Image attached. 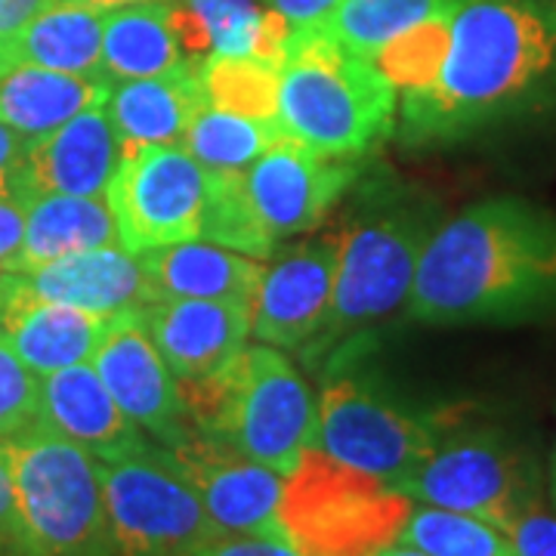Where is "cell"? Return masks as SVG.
I'll return each mask as SVG.
<instances>
[{"instance_id":"1","label":"cell","mask_w":556,"mask_h":556,"mask_svg":"<svg viewBox=\"0 0 556 556\" xmlns=\"http://www.w3.org/2000/svg\"><path fill=\"white\" fill-rule=\"evenodd\" d=\"M405 313L424 325H517L556 316V214L497 195L439 223Z\"/></svg>"},{"instance_id":"2","label":"cell","mask_w":556,"mask_h":556,"mask_svg":"<svg viewBox=\"0 0 556 556\" xmlns=\"http://www.w3.org/2000/svg\"><path fill=\"white\" fill-rule=\"evenodd\" d=\"M556 100V0H464L439 78L402 93V139L455 142Z\"/></svg>"},{"instance_id":"3","label":"cell","mask_w":556,"mask_h":556,"mask_svg":"<svg viewBox=\"0 0 556 556\" xmlns=\"http://www.w3.org/2000/svg\"><path fill=\"white\" fill-rule=\"evenodd\" d=\"M195 430L288 477L316 439L318 399L278 346H244L201 380L179 383Z\"/></svg>"},{"instance_id":"4","label":"cell","mask_w":556,"mask_h":556,"mask_svg":"<svg viewBox=\"0 0 556 556\" xmlns=\"http://www.w3.org/2000/svg\"><path fill=\"white\" fill-rule=\"evenodd\" d=\"M396 93L375 62L343 50L325 25L294 28L281 62L278 124L316 155L353 161L393 130Z\"/></svg>"},{"instance_id":"5","label":"cell","mask_w":556,"mask_h":556,"mask_svg":"<svg viewBox=\"0 0 556 556\" xmlns=\"http://www.w3.org/2000/svg\"><path fill=\"white\" fill-rule=\"evenodd\" d=\"M415 501L309 445L285 477L281 529L303 556H371L396 544Z\"/></svg>"},{"instance_id":"6","label":"cell","mask_w":556,"mask_h":556,"mask_svg":"<svg viewBox=\"0 0 556 556\" xmlns=\"http://www.w3.org/2000/svg\"><path fill=\"white\" fill-rule=\"evenodd\" d=\"M0 448L35 556H118L97 457L43 427Z\"/></svg>"},{"instance_id":"7","label":"cell","mask_w":556,"mask_h":556,"mask_svg":"<svg viewBox=\"0 0 556 556\" xmlns=\"http://www.w3.org/2000/svg\"><path fill=\"white\" fill-rule=\"evenodd\" d=\"M439 226L430 201H402L338 232V278L331 309L306 346L325 353L358 328L390 316L415 285L417 263Z\"/></svg>"},{"instance_id":"8","label":"cell","mask_w":556,"mask_h":556,"mask_svg":"<svg viewBox=\"0 0 556 556\" xmlns=\"http://www.w3.org/2000/svg\"><path fill=\"white\" fill-rule=\"evenodd\" d=\"M396 489L417 504L470 514L504 532L544 482L529 452L504 430L457 427L445 420L437 448Z\"/></svg>"},{"instance_id":"9","label":"cell","mask_w":556,"mask_h":556,"mask_svg":"<svg viewBox=\"0 0 556 556\" xmlns=\"http://www.w3.org/2000/svg\"><path fill=\"white\" fill-rule=\"evenodd\" d=\"M100 479L118 556H192L223 535L159 442L100 460Z\"/></svg>"},{"instance_id":"10","label":"cell","mask_w":556,"mask_h":556,"mask_svg":"<svg viewBox=\"0 0 556 556\" xmlns=\"http://www.w3.org/2000/svg\"><path fill=\"white\" fill-rule=\"evenodd\" d=\"M442 427V417L415 415L383 396L375 383L346 375L328 380L318 396L313 445L396 489L437 448Z\"/></svg>"},{"instance_id":"11","label":"cell","mask_w":556,"mask_h":556,"mask_svg":"<svg viewBox=\"0 0 556 556\" xmlns=\"http://www.w3.org/2000/svg\"><path fill=\"white\" fill-rule=\"evenodd\" d=\"M121 248L146 254L155 248L201 239L207 170L182 146H146L121 159L109 186Z\"/></svg>"},{"instance_id":"12","label":"cell","mask_w":556,"mask_h":556,"mask_svg":"<svg viewBox=\"0 0 556 556\" xmlns=\"http://www.w3.org/2000/svg\"><path fill=\"white\" fill-rule=\"evenodd\" d=\"M90 365L97 368L105 390L115 396L121 412L161 448H174L189 433H195V424L179 396L177 378L167 368L155 340L149 338L139 309L109 316Z\"/></svg>"},{"instance_id":"13","label":"cell","mask_w":556,"mask_h":556,"mask_svg":"<svg viewBox=\"0 0 556 556\" xmlns=\"http://www.w3.org/2000/svg\"><path fill=\"white\" fill-rule=\"evenodd\" d=\"M164 452L195 489L207 517L214 519L223 535L288 541L281 529V473L199 430Z\"/></svg>"},{"instance_id":"14","label":"cell","mask_w":556,"mask_h":556,"mask_svg":"<svg viewBox=\"0 0 556 556\" xmlns=\"http://www.w3.org/2000/svg\"><path fill=\"white\" fill-rule=\"evenodd\" d=\"M356 174L350 159L316 155L294 139L281 137L241 170V179L260 223L278 241L316 229L353 186Z\"/></svg>"},{"instance_id":"15","label":"cell","mask_w":556,"mask_h":556,"mask_svg":"<svg viewBox=\"0 0 556 556\" xmlns=\"http://www.w3.org/2000/svg\"><path fill=\"white\" fill-rule=\"evenodd\" d=\"M338 236L303 241L263 269L251 300V334L278 350H300L328 318L338 278Z\"/></svg>"},{"instance_id":"16","label":"cell","mask_w":556,"mask_h":556,"mask_svg":"<svg viewBox=\"0 0 556 556\" xmlns=\"http://www.w3.org/2000/svg\"><path fill=\"white\" fill-rule=\"evenodd\" d=\"M121 146L105 102L90 105L47 137L25 146L16 199L93 195L105 199L118 174Z\"/></svg>"},{"instance_id":"17","label":"cell","mask_w":556,"mask_h":556,"mask_svg":"<svg viewBox=\"0 0 556 556\" xmlns=\"http://www.w3.org/2000/svg\"><path fill=\"white\" fill-rule=\"evenodd\" d=\"M0 281L22 298L75 306L97 316H115L152 303V285L139 254L124 248H97L50 260L28 273H3Z\"/></svg>"},{"instance_id":"18","label":"cell","mask_w":556,"mask_h":556,"mask_svg":"<svg viewBox=\"0 0 556 556\" xmlns=\"http://www.w3.org/2000/svg\"><path fill=\"white\" fill-rule=\"evenodd\" d=\"M38 427L75 442L97 460H118L155 445L121 412L90 362L40 378Z\"/></svg>"},{"instance_id":"19","label":"cell","mask_w":556,"mask_h":556,"mask_svg":"<svg viewBox=\"0 0 556 556\" xmlns=\"http://www.w3.org/2000/svg\"><path fill=\"white\" fill-rule=\"evenodd\" d=\"M139 316L177 383L219 371L251 334V306L223 300H152Z\"/></svg>"},{"instance_id":"20","label":"cell","mask_w":556,"mask_h":556,"mask_svg":"<svg viewBox=\"0 0 556 556\" xmlns=\"http://www.w3.org/2000/svg\"><path fill=\"white\" fill-rule=\"evenodd\" d=\"M204 105L199 65H186L161 78L109 84L105 112L118 134L121 159L137 155L146 146H182L189 124Z\"/></svg>"},{"instance_id":"21","label":"cell","mask_w":556,"mask_h":556,"mask_svg":"<svg viewBox=\"0 0 556 556\" xmlns=\"http://www.w3.org/2000/svg\"><path fill=\"white\" fill-rule=\"evenodd\" d=\"M139 260L155 300H223L251 306L266 269V260L204 239L155 248Z\"/></svg>"},{"instance_id":"22","label":"cell","mask_w":556,"mask_h":556,"mask_svg":"<svg viewBox=\"0 0 556 556\" xmlns=\"http://www.w3.org/2000/svg\"><path fill=\"white\" fill-rule=\"evenodd\" d=\"M102 7L80 0H53L20 35L0 40V65H38L50 72L100 78Z\"/></svg>"},{"instance_id":"23","label":"cell","mask_w":556,"mask_h":556,"mask_svg":"<svg viewBox=\"0 0 556 556\" xmlns=\"http://www.w3.org/2000/svg\"><path fill=\"white\" fill-rule=\"evenodd\" d=\"M121 248L118 223L109 199L93 195H35L25 201V239L3 273H28L50 260Z\"/></svg>"},{"instance_id":"24","label":"cell","mask_w":556,"mask_h":556,"mask_svg":"<svg viewBox=\"0 0 556 556\" xmlns=\"http://www.w3.org/2000/svg\"><path fill=\"white\" fill-rule=\"evenodd\" d=\"M109 100V84L38 65H0V124L28 139L53 134L78 112Z\"/></svg>"},{"instance_id":"25","label":"cell","mask_w":556,"mask_h":556,"mask_svg":"<svg viewBox=\"0 0 556 556\" xmlns=\"http://www.w3.org/2000/svg\"><path fill=\"white\" fill-rule=\"evenodd\" d=\"M195 62L186 60L170 28V3H137L105 13L100 78L105 84L161 78Z\"/></svg>"},{"instance_id":"26","label":"cell","mask_w":556,"mask_h":556,"mask_svg":"<svg viewBox=\"0 0 556 556\" xmlns=\"http://www.w3.org/2000/svg\"><path fill=\"white\" fill-rule=\"evenodd\" d=\"M460 3L464 0H338V7L321 25L343 50L371 60L399 31L445 10H457Z\"/></svg>"},{"instance_id":"27","label":"cell","mask_w":556,"mask_h":556,"mask_svg":"<svg viewBox=\"0 0 556 556\" xmlns=\"http://www.w3.org/2000/svg\"><path fill=\"white\" fill-rule=\"evenodd\" d=\"M199 80L211 109L241 118L278 121L281 65L276 62L214 53L199 62Z\"/></svg>"},{"instance_id":"28","label":"cell","mask_w":556,"mask_h":556,"mask_svg":"<svg viewBox=\"0 0 556 556\" xmlns=\"http://www.w3.org/2000/svg\"><path fill=\"white\" fill-rule=\"evenodd\" d=\"M281 137L285 130L278 121L241 118V115H229V112L204 105L189 124L182 137V149L199 161L207 174L244 170Z\"/></svg>"},{"instance_id":"29","label":"cell","mask_w":556,"mask_h":556,"mask_svg":"<svg viewBox=\"0 0 556 556\" xmlns=\"http://www.w3.org/2000/svg\"><path fill=\"white\" fill-rule=\"evenodd\" d=\"M201 239L219 248L239 251L248 257L269 260L276 251V239L260 223L251 207L241 170H217L207 174V199L201 214Z\"/></svg>"},{"instance_id":"30","label":"cell","mask_w":556,"mask_h":556,"mask_svg":"<svg viewBox=\"0 0 556 556\" xmlns=\"http://www.w3.org/2000/svg\"><path fill=\"white\" fill-rule=\"evenodd\" d=\"M399 544L417 547L427 556H514L507 535L492 522L417 501L399 532Z\"/></svg>"},{"instance_id":"31","label":"cell","mask_w":556,"mask_h":556,"mask_svg":"<svg viewBox=\"0 0 556 556\" xmlns=\"http://www.w3.org/2000/svg\"><path fill=\"white\" fill-rule=\"evenodd\" d=\"M452 16H455V10H445V13H437L430 20L399 31L396 38L387 40L371 56L375 68L402 93L430 87L448 60Z\"/></svg>"},{"instance_id":"32","label":"cell","mask_w":556,"mask_h":556,"mask_svg":"<svg viewBox=\"0 0 556 556\" xmlns=\"http://www.w3.org/2000/svg\"><path fill=\"white\" fill-rule=\"evenodd\" d=\"M40 378L0 338V442L16 439L38 427Z\"/></svg>"},{"instance_id":"33","label":"cell","mask_w":556,"mask_h":556,"mask_svg":"<svg viewBox=\"0 0 556 556\" xmlns=\"http://www.w3.org/2000/svg\"><path fill=\"white\" fill-rule=\"evenodd\" d=\"M182 3H189L201 16L214 53H229V56L254 53L260 22L266 13L257 0H182Z\"/></svg>"},{"instance_id":"34","label":"cell","mask_w":556,"mask_h":556,"mask_svg":"<svg viewBox=\"0 0 556 556\" xmlns=\"http://www.w3.org/2000/svg\"><path fill=\"white\" fill-rule=\"evenodd\" d=\"M504 535L514 556H556V507L544 489L519 507Z\"/></svg>"},{"instance_id":"35","label":"cell","mask_w":556,"mask_h":556,"mask_svg":"<svg viewBox=\"0 0 556 556\" xmlns=\"http://www.w3.org/2000/svg\"><path fill=\"white\" fill-rule=\"evenodd\" d=\"M0 556H35V547L22 522L20 497H16V485H13V473H10L3 448H0Z\"/></svg>"},{"instance_id":"36","label":"cell","mask_w":556,"mask_h":556,"mask_svg":"<svg viewBox=\"0 0 556 556\" xmlns=\"http://www.w3.org/2000/svg\"><path fill=\"white\" fill-rule=\"evenodd\" d=\"M192 556H303L298 547L278 538H251V535H217L207 541L199 554Z\"/></svg>"},{"instance_id":"37","label":"cell","mask_w":556,"mask_h":556,"mask_svg":"<svg viewBox=\"0 0 556 556\" xmlns=\"http://www.w3.org/2000/svg\"><path fill=\"white\" fill-rule=\"evenodd\" d=\"M25 146H28V139L16 134L13 127L0 124V199H10V195L16 199Z\"/></svg>"},{"instance_id":"38","label":"cell","mask_w":556,"mask_h":556,"mask_svg":"<svg viewBox=\"0 0 556 556\" xmlns=\"http://www.w3.org/2000/svg\"><path fill=\"white\" fill-rule=\"evenodd\" d=\"M25 239V201L0 199V269L20 254Z\"/></svg>"},{"instance_id":"39","label":"cell","mask_w":556,"mask_h":556,"mask_svg":"<svg viewBox=\"0 0 556 556\" xmlns=\"http://www.w3.org/2000/svg\"><path fill=\"white\" fill-rule=\"evenodd\" d=\"M273 10H278L294 28H313L331 16L338 0H266Z\"/></svg>"},{"instance_id":"40","label":"cell","mask_w":556,"mask_h":556,"mask_svg":"<svg viewBox=\"0 0 556 556\" xmlns=\"http://www.w3.org/2000/svg\"><path fill=\"white\" fill-rule=\"evenodd\" d=\"M53 0H0V40L20 35Z\"/></svg>"},{"instance_id":"41","label":"cell","mask_w":556,"mask_h":556,"mask_svg":"<svg viewBox=\"0 0 556 556\" xmlns=\"http://www.w3.org/2000/svg\"><path fill=\"white\" fill-rule=\"evenodd\" d=\"M80 3H93L102 10H118V7H137V3H174V0H80Z\"/></svg>"},{"instance_id":"42","label":"cell","mask_w":556,"mask_h":556,"mask_svg":"<svg viewBox=\"0 0 556 556\" xmlns=\"http://www.w3.org/2000/svg\"><path fill=\"white\" fill-rule=\"evenodd\" d=\"M371 556H427L424 551H417V547H408V544H390V547H383V551H378V554Z\"/></svg>"},{"instance_id":"43","label":"cell","mask_w":556,"mask_h":556,"mask_svg":"<svg viewBox=\"0 0 556 556\" xmlns=\"http://www.w3.org/2000/svg\"><path fill=\"white\" fill-rule=\"evenodd\" d=\"M547 497L556 507V445L554 452H551V464H547Z\"/></svg>"}]
</instances>
